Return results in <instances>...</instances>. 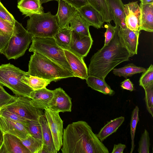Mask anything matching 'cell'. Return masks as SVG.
<instances>
[{"label": "cell", "instance_id": "6da1fadb", "mask_svg": "<svg viewBox=\"0 0 153 153\" xmlns=\"http://www.w3.org/2000/svg\"><path fill=\"white\" fill-rule=\"evenodd\" d=\"M62 153H109L108 149L86 122L79 121L63 129Z\"/></svg>", "mask_w": 153, "mask_h": 153}, {"label": "cell", "instance_id": "7a4b0ae2", "mask_svg": "<svg viewBox=\"0 0 153 153\" xmlns=\"http://www.w3.org/2000/svg\"><path fill=\"white\" fill-rule=\"evenodd\" d=\"M110 41L92 56L88 69V75L105 80L108 74L116 66L129 60L130 54L121 42L117 34L119 26Z\"/></svg>", "mask_w": 153, "mask_h": 153}, {"label": "cell", "instance_id": "3957f363", "mask_svg": "<svg viewBox=\"0 0 153 153\" xmlns=\"http://www.w3.org/2000/svg\"><path fill=\"white\" fill-rule=\"evenodd\" d=\"M27 72L30 75L56 82L74 77V74L44 56L36 52L31 55Z\"/></svg>", "mask_w": 153, "mask_h": 153}, {"label": "cell", "instance_id": "277c9868", "mask_svg": "<svg viewBox=\"0 0 153 153\" xmlns=\"http://www.w3.org/2000/svg\"><path fill=\"white\" fill-rule=\"evenodd\" d=\"M26 72L10 63L0 65V84L10 89L16 96L30 98L33 90L22 81Z\"/></svg>", "mask_w": 153, "mask_h": 153}, {"label": "cell", "instance_id": "5b68a950", "mask_svg": "<svg viewBox=\"0 0 153 153\" xmlns=\"http://www.w3.org/2000/svg\"><path fill=\"white\" fill-rule=\"evenodd\" d=\"M31 42L29 51L40 53L74 74L63 49L58 45L53 37L33 36Z\"/></svg>", "mask_w": 153, "mask_h": 153}, {"label": "cell", "instance_id": "8992f818", "mask_svg": "<svg viewBox=\"0 0 153 153\" xmlns=\"http://www.w3.org/2000/svg\"><path fill=\"white\" fill-rule=\"evenodd\" d=\"M33 37L21 23L16 20L12 35L2 54L8 60L17 59L24 55Z\"/></svg>", "mask_w": 153, "mask_h": 153}, {"label": "cell", "instance_id": "52a82bcc", "mask_svg": "<svg viewBox=\"0 0 153 153\" xmlns=\"http://www.w3.org/2000/svg\"><path fill=\"white\" fill-rule=\"evenodd\" d=\"M29 17L27 21V30L33 36L53 37L59 29L56 16L50 12Z\"/></svg>", "mask_w": 153, "mask_h": 153}, {"label": "cell", "instance_id": "ba28073f", "mask_svg": "<svg viewBox=\"0 0 153 153\" xmlns=\"http://www.w3.org/2000/svg\"><path fill=\"white\" fill-rule=\"evenodd\" d=\"M31 99L22 96H15L7 104L2 108L16 113L27 120H36L42 114L40 109L31 104Z\"/></svg>", "mask_w": 153, "mask_h": 153}, {"label": "cell", "instance_id": "9c48e42d", "mask_svg": "<svg viewBox=\"0 0 153 153\" xmlns=\"http://www.w3.org/2000/svg\"><path fill=\"white\" fill-rule=\"evenodd\" d=\"M59 113L48 108L45 109L44 114L51 133L55 147L57 152L59 151L62 146L63 134V121Z\"/></svg>", "mask_w": 153, "mask_h": 153}, {"label": "cell", "instance_id": "30bf717a", "mask_svg": "<svg viewBox=\"0 0 153 153\" xmlns=\"http://www.w3.org/2000/svg\"><path fill=\"white\" fill-rule=\"evenodd\" d=\"M53 95L48 108L56 112H71V99L61 88L53 90Z\"/></svg>", "mask_w": 153, "mask_h": 153}, {"label": "cell", "instance_id": "8fae6325", "mask_svg": "<svg viewBox=\"0 0 153 153\" xmlns=\"http://www.w3.org/2000/svg\"><path fill=\"white\" fill-rule=\"evenodd\" d=\"M93 42L91 36L83 35L72 30L69 50L84 58L89 52Z\"/></svg>", "mask_w": 153, "mask_h": 153}, {"label": "cell", "instance_id": "7c38bea8", "mask_svg": "<svg viewBox=\"0 0 153 153\" xmlns=\"http://www.w3.org/2000/svg\"><path fill=\"white\" fill-rule=\"evenodd\" d=\"M58 2V11L55 16L59 28H70V22L78 14V10L63 0H59Z\"/></svg>", "mask_w": 153, "mask_h": 153}, {"label": "cell", "instance_id": "4fadbf2b", "mask_svg": "<svg viewBox=\"0 0 153 153\" xmlns=\"http://www.w3.org/2000/svg\"><path fill=\"white\" fill-rule=\"evenodd\" d=\"M63 50L74 77L85 79L88 75V69L84 61V58L70 50Z\"/></svg>", "mask_w": 153, "mask_h": 153}, {"label": "cell", "instance_id": "5bb4252c", "mask_svg": "<svg viewBox=\"0 0 153 153\" xmlns=\"http://www.w3.org/2000/svg\"><path fill=\"white\" fill-rule=\"evenodd\" d=\"M125 22L127 27L135 32L140 33V10L137 1L124 5Z\"/></svg>", "mask_w": 153, "mask_h": 153}, {"label": "cell", "instance_id": "9a60e30c", "mask_svg": "<svg viewBox=\"0 0 153 153\" xmlns=\"http://www.w3.org/2000/svg\"><path fill=\"white\" fill-rule=\"evenodd\" d=\"M140 33L127 28L123 29L119 27L118 35L121 42L130 53V57L137 53Z\"/></svg>", "mask_w": 153, "mask_h": 153}, {"label": "cell", "instance_id": "2e32d148", "mask_svg": "<svg viewBox=\"0 0 153 153\" xmlns=\"http://www.w3.org/2000/svg\"><path fill=\"white\" fill-rule=\"evenodd\" d=\"M0 130L3 133L14 135L24 139L31 135L25 125L0 116Z\"/></svg>", "mask_w": 153, "mask_h": 153}, {"label": "cell", "instance_id": "e0dca14e", "mask_svg": "<svg viewBox=\"0 0 153 153\" xmlns=\"http://www.w3.org/2000/svg\"><path fill=\"white\" fill-rule=\"evenodd\" d=\"M0 153H31L17 137L7 133H3V141Z\"/></svg>", "mask_w": 153, "mask_h": 153}, {"label": "cell", "instance_id": "ac0fdd59", "mask_svg": "<svg viewBox=\"0 0 153 153\" xmlns=\"http://www.w3.org/2000/svg\"><path fill=\"white\" fill-rule=\"evenodd\" d=\"M53 95V90L46 87L33 91L30 94V102L36 108L45 109L48 108Z\"/></svg>", "mask_w": 153, "mask_h": 153}, {"label": "cell", "instance_id": "d6986e66", "mask_svg": "<svg viewBox=\"0 0 153 153\" xmlns=\"http://www.w3.org/2000/svg\"><path fill=\"white\" fill-rule=\"evenodd\" d=\"M79 16L89 25L97 29L102 26L103 22L99 13L88 4L77 9Z\"/></svg>", "mask_w": 153, "mask_h": 153}, {"label": "cell", "instance_id": "ffe728a7", "mask_svg": "<svg viewBox=\"0 0 153 153\" xmlns=\"http://www.w3.org/2000/svg\"><path fill=\"white\" fill-rule=\"evenodd\" d=\"M42 132L43 146L40 153H57L52 136L45 114L40 115L38 118Z\"/></svg>", "mask_w": 153, "mask_h": 153}, {"label": "cell", "instance_id": "44dd1931", "mask_svg": "<svg viewBox=\"0 0 153 153\" xmlns=\"http://www.w3.org/2000/svg\"><path fill=\"white\" fill-rule=\"evenodd\" d=\"M116 25L121 29L127 28L125 22L124 4L122 0H105Z\"/></svg>", "mask_w": 153, "mask_h": 153}, {"label": "cell", "instance_id": "7402d4cb", "mask_svg": "<svg viewBox=\"0 0 153 153\" xmlns=\"http://www.w3.org/2000/svg\"><path fill=\"white\" fill-rule=\"evenodd\" d=\"M140 10L139 31L153 32V3L140 4Z\"/></svg>", "mask_w": 153, "mask_h": 153}, {"label": "cell", "instance_id": "603a6c76", "mask_svg": "<svg viewBox=\"0 0 153 153\" xmlns=\"http://www.w3.org/2000/svg\"><path fill=\"white\" fill-rule=\"evenodd\" d=\"M17 7L26 16L44 13L42 4L38 0H20L18 3Z\"/></svg>", "mask_w": 153, "mask_h": 153}, {"label": "cell", "instance_id": "cb8c5ba5", "mask_svg": "<svg viewBox=\"0 0 153 153\" xmlns=\"http://www.w3.org/2000/svg\"><path fill=\"white\" fill-rule=\"evenodd\" d=\"M85 79L88 86L93 89L110 96H113L115 94V92L111 88L105 80L91 75H88Z\"/></svg>", "mask_w": 153, "mask_h": 153}, {"label": "cell", "instance_id": "d4e9b609", "mask_svg": "<svg viewBox=\"0 0 153 153\" xmlns=\"http://www.w3.org/2000/svg\"><path fill=\"white\" fill-rule=\"evenodd\" d=\"M124 120V117L121 116L108 122L96 134L97 136L102 142L108 136L116 132Z\"/></svg>", "mask_w": 153, "mask_h": 153}, {"label": "cell", "instance_id": "484cf974", "mask_svg": "<svg viewBox=\"0 0 153 153\" xmlns=\"http://www.w3.org/2000/svg\"><path fill=\"white\" fill-rule=\"evenodd\" d=\"M87 0L89 4L99 13L104 22L110 23L113 20L112 14L105 0Z\"/></svg>", "mask_w": 153, "mask_h": 153}, {"label": "cell", "instance_id": "4316f807", "mask_svg": "<svg viewBox=\"0 0 153 153\" xmlns=\"http://www.w3.org/2000/svg\"><path fill=\"white\" fill-rule=\"evenodd\" d=\"M72 31L70 27L59 28L53 37L58 45L63 49L69 50V48Z\"/></svg>", "mask_w": 153, "mask_h": 153}, {"label": "cell", "instance_id": "83f0119b", "mask_svg": "<svg viewBox=\"0 0 153 153\" xmlns=\"http://www.w3.org/2000/svg\"><path fill=\"white\" fill-rule=\"evenodd\" d=\"M70 24L72 30L83 35L91 36L89 31V25L79 13L72 19Z\"/></svg>", "mask_w": 153, "mask_h": 153}, {"label": "cell", "instance_id": "f1b7e54d", "mask_svg": "<svg viewBox=\"0 0 153 153\" xmlns=\"http://www.w3.org/2000/svg\"><path fill=\"white\" fill-rule=\"evenodd\" d=\"M22 81L33 90L46 87L52 81L51 80L32 76L28 73L22 76Z\"/></svg>", "mask_w": 153, "mask_h": 153}, {"label": "cell", "instance_id": "f546056e", "mask_svg": "<svg viewBox=\"0 0 153 153\" xmlns=\"http://www.w3.org/2000/svg\"><path fill=\"white\" fill-rule=\"evenodd\" d=\"M113 70V73L115 75L126 78L135 74L143 73L146 69L142 67L137 66L133 63H130L123 67L114 68Z\"/></svg>", "mask_w": 153, "mask_h": 153}, {"label": "cell", "instance_id": "4dcf8cb0", "mask_svg": "<svg viewBox=\"0 0 153 153\" xmlns=\"http://www.w3.org/2000/svg\"><path fill=\"white\" fill-rule=\"evenodd\" d=\"M25 125L30 134L38 143L39 146V153H40L43 147V141L41 126L39 120H27Z\"/></svg>", "mask_w": 153, "mask_h": 153}, {"label": "cell", "instance_id": "1f68e13d", "mask_svg": "<svg viewBox=\"0 0 153 153\" xmlns=\"http://www.w3.org/2000/svg\"><path fill=\"white\" fill-rule=\"evenodd\" d=\"M139 108L137 106H136L133 110L131 113L130 122V134L131 145L130 153L133 152L135 146L134 139L136 126L137 123L139 121Z\"/></svg>", "mask_w": 153, "mask_h": 153}, {"label": "cell", "instance_id": "d6a6232c", "mask_svg": "<svg viewBox=\"0 0 153 153\" xmlns=\"http://www.w3.org/2000/svg\"><path fill=\"white\" fill-rule=\"evenodd\" d=\"M14 24L0 18V38L8 42L13 33Z\"/></svg>", "mask_w": 153, "mask_h": 153}, {"label": "cell", "instance_id": "836d02e7", "mask_svg": "<svg viewBox=\"0 0 153 153\" xmlns=\"http://www.w3.org/2000/svg\"><path fill=\"white\" fill-rule=\"evenodd\" d=\"M149 134L146 129L142 133L139 142L137 152L139 153H149L150 146Z\"/></svg>", "mask_w": 153, "mask_h": 153}, {"label": "cell", "instance_id": "e575fe53", "mask_svg": "<svg viewBox=\"0 0 153 153\" xmlns=\"http://www.w3.org/2000/svg\"><path fill=\"white\" fill-rule=\"evenodd\" d=\"M139 83V85L144 89L153 83V65L152 64L143 72L140 78Z\"/></svg>", "mask_w": 153, "mask_h": 153}, {"label": "cell", "instance_id": "d590c367", "mask_svg": "<svg viewBox=\"0 0 153 153\" xmlns=\"http://www.w3.org/2000/svg\"><path fill=\"white\" fill-rule=\"evenodd\" d=\"M19 139L23 144L31 153H39V144L32 135H29L24 139Z\"/></svg>", "mask_w": 153, "mask_h": 153}, {"label": "cell", "instance_id": "8d00e7d4", "mask_svg": "<svg viewBox=\"0 0 153 153\" xmlns=\"http://www.w3.org/2000/svg\"><path fill=\"white\" fill-rule=\"evenodd\" d=\"M144 89L146 109L148 112L153 117V83Z\"/></svg>", "mask_w": 153, "mask_h": 153}, {"label": "cell", "instance_id": "74e56055", "mask_svg": "<svg viewBox=\"0 0 153 153\" xmlns=\"http://www.w3.org/2000/svg\"><path fill=\"white\" fill-rule=\"evenodd\" d=\"M0 116L25 125L27 120L18 114L1 108L0 109Z\"/></svg>", "mask_w": 153, "mask_h": 153}, {"label": "cell", "instance_id": "f35d334b", "mask_svg": "<svg viewBox=\"0 0 153 153\" xmlns=\"http://www.w3.org/2000/svg\"><path fill=\"white\" fill-rule=\"evenodd\" d=\"M15 96L8 93L0 84V108L8 104L14 97Z\"/></svg>", "mask_w": 153, "mask_h": 153}, {"label": "cell", "instance_id": "ab89813d", "mask_svg": "<svg viewBox=\"0 0 153 153\" xmlns=\"http://www.w3.org/2000/svg\"><path fill=\"white\" fill-rule=\"evenodd\" d=\"M0 18L14 24L16 21L12 15L4 7L0 1Z\"/></svg>", "mask_w": 153, "mask_h": 153}, {"label": "cell", "instance_id": "60d3db41", "mask_svg": "<svg viewBox=\"0 0 153 153\" xmlns=\"http://www.w3.org/2000/svg\"><path fill=\"white\" fill-rule=\"evenodd\" d=\"M106 29L105 33V40L104 45H107L111 40L116 31V27L113 26L110 23L107 22L104 26Z\"/></svg>", "mask_w": 153, "mask_h": 153}, {"label": "cell", "instance_id": "b9f144b4", "mask_svg": "<svg viewBox=\"0 0 153 153\" xmlns=\"http://www.w3.org/2000/svg\"><path fill=\"white\" fill-rule=\"evenodd\" d=\"M77 9L89 4L87 0H63Z\"/></svg>", "mask_w": 153, "mask_h": 153}, {"label": "cell", "instance_id": "7bdbcfd3", "mask_svg": "<svg viewBox=\"0 0 153 153\" xmlns=\"http://www.w3.org/2000/svg\"><path fill=\"white\" fill-rule=\"evenodd\" d=\"M121 87L124 89L132 91L134 90L133 84L129 79L125 80L121 83Z\"/></svg>", "mask_w": 153, "mask_h": 153}, {"label": "cell", "instance_id": "ee69618b", "mask_svg": "<svg viewBox=\"0 0 153 153\" xmlns=\"http://www.w3.org/2000/svg\"><path fill=\"white\" fill-rule=\"evenodd\" d=\"M126 147V145L121 143L114 144L111 153H123V151Z\"/></svg>", "mask_w": 153, "mask_h": 153}, {"label": "cell", "instance_id": "f6af8a7d", "mask_svg": "<svg viewBox=\"0 0 153 153\" xmlns=\"http://www.w3.org/2000/svg\"><path fill=\"white\" fill-rule=\"evenodd\" d=\"M8 42L0 38V53H2L4 49L7 47Z\"/></svg>", "mask_w": 153, "mask_h": 153}, {"label": "cell", "instance_id": "bcb514c9", "mask_svg": "<svg viewBox=\"0 0 153 153\" xmlns=\"http://www.w3.org/2000/svg\"><path fill=\"white\" fill-rule=\"evenodd\" d=\"M140 1L142 4L153 3V0H140Z\"/></svg>", "mask_w": 153, "mask_h": 153}, {"label": "cell", "instance_id": "7dc6e473", "mask_svg": "<svg viewBox=\"0 0 153 153\" xmlns=\"http://www.w3.org/2000/svg\"><path fill=\"white\" fill-rule=\"evenodd\" d=\"M58 1L59 0H39L40 3L42 4L43 3H46L51 1Z\"/></svg>", "mask_w": 153, "mask_h": 153}, {"label": "cell", "instance_id": "c3c4849f", "mask_svg": "<svg viewBox=\"0 0 153 153\" xmlns=\"http://www.w3.org/2000/svg\"><path fill=\"white\" fill-rule=\"evenodd\" d=\"M3 133L0 130V140L1 139V137L3 136Z\"/></svg>", "mask_w": 153, "mask_h": 153}, {"label": "cell", "instance_id": "681fc988", "mask_svg": "<svg viewBox=\"0 0 153 153\" xmlns=\"http://www.w3.org/2000/svg\"><path fill=\"white\" fill-rule=\"evenodd\" d=\"M3 141V136L1 139L0 140V148L2 144V143Z\"/></svg>", "mask_w": 153, "mask_h": 153}, {"label": "cell", "instance_id": "f907efd6", "mask_svg": "<svg viewBox=\"0 0 153 153\" xmlns=\"http://www.w3.org/2000/svg\"></svg>", "mask_w": 153, "mask_h": 153}, {"label": "cell", "instance_id": "816d5d0a", "mask_svg": "<svg viewBox=\"0 0 153 153\" xmlns=\"http://www.w3.org/2000/svg\"><path fill=\"white\" fill-rule=\"evenodd\" d=\"M0 109H1V108H0Z\"/></svg>", "mask_w": 153, "mask_h": 153}, {"label": "cell", "instance_id": "f5cc1de1", "mask_svg": "<svg viewBox=\"0 0 153 153\" xmlns=\"http://www.w3.org/2000/svg\"></svg>", "mask_w": 153, "mask_h": 153}]
</instances>
